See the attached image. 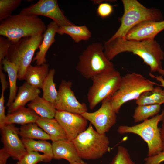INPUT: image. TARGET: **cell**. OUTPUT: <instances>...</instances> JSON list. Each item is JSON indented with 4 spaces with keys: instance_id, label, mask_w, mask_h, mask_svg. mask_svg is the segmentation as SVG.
Masks as SVG:
<instances>
[{
    "instance_id": "e0dca14e",
    "label": "cell",
    "mask_w": 164,
    "mask_h": 164,
    "mask_svg": "<svg viewBox=\"0 0 164 164\" xmlns=\"http://www.w3.org/2000/svg\"><path fill=\"white\" fill-rule=\"evenodd\" d=\"M59 26L54 22H50L47 26L46 30L43 34L42 42L39 47V50L36 53L33 59L36 61V65H40L46 63V56L47 52L52 44L55 41V38Z\"/></svg>"
},
{
    "instance_id": "ffe728a7",
    "label": "cell",
    "mask_w": 164,
    "mask_h": 164,
    "mask_svg": "<svg viewBox=\"0 0 164 164\" xmlns=\"http://www.w3.org/2000/svg\"><path fill=\"white\" fill-rule=\"evenodd\" d=\"M40 116L29 108L23 107L6 115L5 124H20L36 123Z\"/></svg>"
},
{
    "instance_id": "d6986e66",
    "label": "cell",
    "mask_w": 164,
    "mask_h": 164,
    "mask_svg": "<svg viewBox=\"0 0 164 164\" xmlns=\"http://www.w3.org/2000/svg\"><path fill=\"white\" fill-rule=\"evenodd\" d=\"M36 123L50 135L52 142L68 140L64 130L55 118L49 119L40 117Z\"/></svg>"
},
{
    "instance_id": "4316f807",
    "label": "cell",
    "mask_w": 164,
    "mask_h": 164,
    "mask_svg": "<svg viewBox=\"0 0 164 164\" xmlns=\"http://www.w3.org/2000/svg\"><path fill=\"white\" fill-rule=\"evenodd\" d=\"M55 73V70L54 69L49 70L41 88L43 93L42 97L53 104L56 100L58 94L56 84L53 80Z\"/></svg>"
},
{
    "instance_id": "8d00e7d4",
    "label": "cell",
    "mask_w": 164,
    "mask_h": 164,
    "mask_svg": "<svg viewBox=\"0 0 164 164\" xmlns=\"http://www.w3.org/2000/svg\"><path fill=\"white\" fill-rule=\"evenodd\" d=\"M10 155L2 148L0 150V164H6Z\"/></svg>"
},
{
    "instance_id": "8fae6325",
    "label": "cell",
    "mask_w": 164,
    "mask_h": 164,
    "mask_svg": "<svg viewBox=\"0 0 164 164\" xmlns=\"http://www.w3.org/2000/svg\"><path fill=\"white\" fill-rule=\"evenodd\" d=\"M110 97L103 101L101 107L96 111L91 113L87 111L81 114L100 134H106L116 122L117 114L111 105Z\"/></svg>"
},
{
    "instance_id": "7402d4cb",
    "label": "cell",
    "mask_w": 164,
    "mask_h": 164,
    "mask_svg": "<svg viewBox=\"0 0 164 164\" xmlns=\"http://www.w3.org/2000/svg\"><path fill=\"white\" fill-rule=\"evenodd\" d=\"M3 65L2 69L8 76L9 94L6 106L9 107L14 101L18 90L16 81L18 78V67L15 63L8 60L6 58L0 63Z\"/></svg>"
},
{
    "instance_id": "30bf717a",
    "label": "cell",
    "mask_w": 164,
    "mask_h": 164,
    "mask_svg": "<svg viewBox=\"0 0 164 164\" xmlns=\"http://www.w3.org/2000/svg\"><path fill=\"white\" fill-rule=\"evenodd\" d=\"M20 13L48 17L59 27L74 25L65 16L56 0H39L34 4L23 8Z\"/></svg>"
},
{
    "instance_id": "ba28073f",
    "label": "cell",
    "mask_w": 164,
    "mask_h": 164,
    "mask_svg": "<svg viewBox=\"0 0 164 164\" xmlns=\"http://www.w3.org/2000/svg\"><path fill=\"white\" fill-rule=\"evenodd\" d=\"M122 77L114 68L92 77L87 99L90 109H94L99 103L111 96L118 89Z\"/></svg>"
},
{
    "instance_id": "7c38bea8",
    "label": "cell",
    "mask_w": 164,
    "mask_h": 164,
    "mask_svg": "<svg viewBox=\"0 0 164 164\" xmlns=\"http://www.w3.org/2000/svg\"><path fill=\"white\" fill-rule=\"evenodd\" d=\"M72 83L62 80L59 85L56 100L54 104L57 111H63L81 114L87 111L84 103H80L71 90Z\"/></svg>"
},
{
    "instance_id": "4dcf8cb0",
    "label": "cell",
    "mask_w": 164,
    "mask_h": 164,
    "mask_svg": "<svg viewBox=\"0 0 164 164\" xmlns=\"http://www.w3.org/2000/svg\"><path fill=\"white\" fill-rule=\"evenodd\" d=\"M53 158L44 154H41L37 152H27L19 161L21 164H36L43 162H45L50 161Z\"/></svg>"
},
{
    "instance_id": "5b68a950",
    "label": "cell",
    "mask_w": 164,
    "mask_h": 164,
    "mask_svg": "<svg viewBox=\"0 0 164 164\" xmlns=\"http://www.w3.org/2000/svg\"><path fill=\"white\" fill-rule=\"evenodd\" d=\"M72 141L81 159H99L110 150V142L106 134L98 133L91 123Z\"/></svg>"
},
{
    "instance_id": "f546056e",
    "label": "cell",
    "mask_w": 164,
    "mask_h": 164,
    "mask_svg": "<svg viewBox=\"0 0 164 164\" xmlns=\"http://www.w3.org/2000/svg\"><path fill=\"white\" fill-rule=\"evenodd\" d=\"M22 1V0H0V22L10 16L12 11L20 5Z\"/></svg>"
},
{
    "instance_id": "1f68e13d",
    "label": "cell",
    "mask_w": 164,
    "mask_h": 164,
    "mask_svg": "<svg viewBox=\"0 0 164 164\" xmlns=\"http://www.w3.org/2000/svg\"><path fill=\"white\" fill-rule=\"evenodd\" d=\"M2 70V68H0V79L2 86V93L0 98V128L5 125L6 115L5 113V107L4 106V93L8 86V83L6 80L5 75Z\"/></svg>"
},
{
    "instance_id": "9c48e42d",
    "label": "cell",
    "mask_w": 164,
    "mask_h": 164,
    "mask_svg": "<svg viewBox=\"0 0 164 164\" xmlns=\"http://www.w3.org/2000/svg\"><path fill=\"white\" fill-rule=\"evenodd\" d=\"M43 34L24 37L10 45L5 58L18 65V78L19 80H24L26 69L31 64L36 50L42 42Z\"/></svg>"
},
{
    "instance_id": "484cf974",
    "label": "cell",
    "mask_w": 164,
    "mask_h": 164,
    "mask_svg": "<svg viewBox=\"0 0 164 164\" xmlns=\"http://www.w3.org/2000/svg\"><path fill=\"white\" fill-rule=\"evenodd\" d=\"M19 135L23 138L45 140H50V135L36 123L22 125L19 128Z\"/></svg>"
},
{
    "instance_id": "60d3db41",
    "label": "cell",
    "mask_w": 164,
    "mask_h": 164,
    "mask_svg": "<svg viewBox=\"0 0 164 164\" xmlns=\"http://www.w3.org/2000/svg\"><path fill=\"white\" fill-rule=\"evenodd\" d=\"M16 164H21L19 161H18V162H17Z\"/></svg>"
},
{
    "instance_id": "6da1fadb",
    "label": "cell",
    "mask_w": 164,
    "mask_h": 164,
    "mask_svg": "<svg viewBox=\"0 0 164 164\" xmlns=\"http://www.w3.org/2000/svg\"><path fill=\"white\" fill-rule=\"evenodd\" d=\"M104 48V55L109 61L120 53L131 52L138 56L149 66L150 73L157 72L164 75L162 65L164 53L160 44L154 39L136 41L118 37L107 41Z\"/></svg>"
},
{
    "instance_id": "f1b7e54d",
    "label": "cell",
    "mask_w": 164,
    "mask_h": 164,
    "mask_svg": "<svg viewBox=\"0 0 164 164\" xmlns=\"http://www.w3.org/2000/svg\"><path fill=\"white\" fill-rule=\"evenodd\" d=\"M160 105L158 104L138 105L133 115L135 122L143 121L158 114L161 109Z\"/></svg>"
},
{
    "instance_id": "ac0fdd59",
    "label": "cell",
    "mask_w": 164,
    "mask_h": 164,
    "mask_svg": "<svg viewBox=\"0 0 164 164\" xmlns=\"http://www.w3.org/2000/svg\"><path fill=\"white\" fill-rule=\"evenodd\" d=\"M41 91L38 88L25 82L19 87L16 97L12 104L8 107V114L25 107L28 102L32 101L39 96Z\"/></svg>"
},
{
    "instance_id": "52a82bcc",
    "label": "cell",
    "mask_w": 164,
    "mask_h": 164,
    "mask_svg": "<svg viewBox=\"0 0 164 164\" xmlns=\"http://www.w3.org/2000/svg\"><path fill=\"white\" fill-rule=\"evenodd\" d=\"M104 50V46L100 43H93L80 56L76 68L84 77L91 79L114 68L112 63L105 55Z\"/></svg>"
},
{
    "instance_id": "d4e9b609",
    "label": "cell",
    "mask_w": 164,
    "mask_h": 164,
    "mask_svg": "<svg viewBox=\"0 0 164 164\" xmlns=\"http://www.w3.org/2000/svg\"><path fill=\"white\" fill-rule=\"evenodd\" d=\"M138 105L164 103V91L159 86L154 87L151 90L142 93L136 100Z\"/></svg>"
},
{
    "instance_id": "836d02e7",
    "label": "cell",
    "mask_w": 164,
    "mask_h": 164,
    "mask_svg": "<svg viewBox=\"0 0 164 164\" xmlns=\"http://www.w3.org/2000/svg\"><path fill=\"white\" fill-rule=\"evenodd\" d=\"M97 12L98 15L102 18H105L110 16L112 13L113 8L111 4L108 3L99 4Z\"/></svg>"
},
{
    "instance_id": "9a60e30c",
    "label": "cell",
    "mask_w": 164,
    "mask_h": 164,
    "mask_svg": "<svg viewBox=\"0 0 164 164\" xmlns=\"http://www.w3.org/2000/svg\"><path fill=\"white\" fill-rule=\"evenodd\" d=\"M164 29V20L145 21L132 28L124 38L136 41L154 39L157 35Z\"/></svg>"
},
{
    "instance_id": "603a6c76",
    "label": "cell",
    "mask_w": 164,
    "mask_h": 164,
    "mask_svg": "<svg viewBox=\"0 0 164 164\" xmlns=\"http://www.w3.org/2000/svg\"><path fill=\"white\" fill-rule=\"evenodd\" d=\"M27 106L43 118H54L57 111L53 104L39 96L31 101Z\"/></svg>"
},
{
    "instance_id": "d590c367",
    "label": "cell",
    "mask_w": 164,
    "mask_h": 164,
    "mask_svg": "<svg viewBox=\"0 0 164 164\" xmlns=\"http://www.w3.org/2000/svg\"><path fill=\"white\" fill-rule=\"evenodd\" d=\"M144 161V164H160L164 161V152L162 151L158 154L151 157H147Z\"/></svg>"
},
{
    "instance_id": "3957f363",
    "label": "cell",
    "mask_w": 164,
    "mask_h": 164,
    "mask_svg": "<svg viewBox=\"0 0 164 164\" xmlns=\"http://www.w3.org/2000/svg\"><path fill=\"white\" fill-rule=\"evenodd\" d=\"M124 11L120 18V26L115 33L108 40L118 37L124 38L134 27L142 22L163 20L161 11L155 8H148L136 0H122Z\"/></svg>"
},
{
    "instance_id": "e575fe53",
    "label": "cell",
    "mask_w": 164,
    "mask_h": 164,
    "mask_svg": "<svg viewBox=\"0 0 164 164\" xmlns=\"http://www.w3.org/2000/svg\"><path fill=\"white\" fill-rule=\"evenodd\" d=\"M11 44V42L6 38L0 36V63L6 57Z\"/></svg>"
},
{
    "instance_id": "8992f818",
    "label": "cell",
    "mask_w": 164,
    "mask_h": 164,
    "mask_svg": "<svg viewBox=\"0 0 164 164\" xmlns=\"http://www.w3.org/2000/svg\"><path fill=\"white\" fill-rule=\"evenodd\" d=\"M164 116V109L160 114L132 126L121 125L117 130L120 134L132 133L136 134L146 143L148 150L147 157L156 155L162 151L159 123Z\"/></svg>"
},
{
    "instance_id": "f35d334b",
    "label": "cell",
    "mask_w": 164,
    "mask_h": 164,
    "mask_svg": "<svg viewBox=\"0 0 164 164\" xmlns=\"http://www.w3.org/2000/svg\"><path fill=\"white\" fill-rule=\"evenodd\" d=\"M149 75L151 77L156 78L157 81L160 82L161 84V85H160L163 87L164 88V79L162 75L155 76L150 73H149ZM163 90L164 91V89Z\"/></svg>"
},
{
    "instance_id": "7a4b0ae2",
    "label": "cell",
    "mask_w": 164,
    "mask_h": 164,
    "mask_svg": "<svg viewBox=\"0 0 164 164\" xmlns=\"http://www.w3.org/2000/svg\"><path fill=\"white\" fill-rule=\"evenodd\" d=\"M46 29L38 15L19 13L1 22L0 35L14 44L23 37L43 34Z\"/></svg>"
},
{
    "instance_id": "2e32d148",
    "label": "cell",
    "mask_w": 164,
    "mask_h": 164,
    "mask_svg": "<svg viewBox=\"0 0 164 164\" xmlns=\"http://www.w3.org/2000/svg\"><path fill=\"white\" fill-rule=\"evenodd\" d=\"M52 145L53 159H64L70 164L82 160L72 141L67 140L53 142Z\"/></svg>"
},
{
    "instance_id": "5bb4252c",
    "label": "cell",
    "mask_w": 164,
    "mask_h": 164,
    "mask_svg": "<svg viewBox=\"0 0 164 164\" xmlns=\"http://www.w3.org/2000/svg\"><path fill=\"white\" fill-rule=\"evenodd\" d=\"M54 118L64 130L68 140L73 141L84 131L87 121L81 114L57 110Z\"/></svg>"
},
{
    "instance_id": "83f0119b",
    "label": "cell",
    "mask_w": 164,
    "mask_h": 164,
    "mask_svg": "<svg viewBox=\"0 0 164 164\" xmlns=\"http://www.w3.org/2000/svg\"><path fill=\"white\" fill-rule=\"evenodd\" d=\"M21 140L27 152H39L53 158L52 144L45 140L36 141L22 138Z\"/></svg>"
},
{
    "instance_id": "d6a6232c",
    "label": "cell",
    "mask_w": 164,
    "mask_h": 164,
    "mask_svg": "<svg viewBox=\"0 0 164 164\" xmlns=\"http://www.w3.org/2000/svg\"><path fill=\"white\" fill-rule=\"evenodd\" d=\"M109 164H135L132 159L129 152L124 146L118 147L117 152Z\"/></svg>"
},
{
    "instance_id": "277c9868",
    "label": "cell",
    "mask_w": 164,
    "mask_h": 164,
    "mask_svg": "<svg viewBox=\"0 0 164 164\" xmlns=\"http://www.w3.org/2000/svg\"><path fill=\"white\" fill-rule=\"evenodd\" d=\"M155 85H159L141 74L131 73L122 77L118 89L110 97L114 112L118 114L125 103L136 100L143 92L152 90Z\"/></svg>"
},
{
    "instance_id": "ab89813d",
    "label": "cell",
    "mask_w": 164,
    "mask_h": 164,
    "mask_svg": "<svg viewBox=\"0 0 164 164\" xmlns=\"http://www.w3.org/2000/svg\"><path fill=\"white\" fill-rule=\"evenodd\" d=\"M70 164H87V162H84L82 160L80 161L75 162Z\"/></svg>"
},
{
    "instance_id": "4fadbf2b",
    "label": "cell",
    "mask_w": 164,
    "mask_h": 164,
    "mask_svg": "<svg viewBox=\"0 0 164 164\" xmlns=\"http://www.w3.org/2000/svg\"><path fill=\"white\" fill-rule=\"evenodd\" d=\"M0 130L3 148L13 159L20 161L27 152L19 137V128L13 124H6Z\"/></svg>"
},
{
    "instance_id": "74e56055",
    "label": "cell",
    "mask_w": 164,
    "mask_h": 164,
    "mask_svg": "<svg viewBox=\"0 0 164 164\" xmlns=\"http://www.w3.org/2000/svg\"><path fill=\"white\" fill-rule=\"evenodd\" d=\"M161 121L162 125L161 128H159L160 132L162 145V151L164 152V116L163 117Z\"/></svg>"
},
{
    "instance_id": "cb8c5ba5",
    "label": "cell",
    "mask_w": 164,
    "mask_h": 164,
    "mask_svg": "<svg viewBox=\"0 0 164 164\" xmlns=\"http://www.w3.org/2000/svg\"><path fill=\"white\" fill-rule=\"evenodd\" d=\"M57 33L62 35H69L76 43L88 40L91 38V33L86 25H72L59 27Z\"/></svg>"
},
{
    "instance_id": "44dd1931",
    "label": "cell",
    "mask_w": 164,
    "mask_h": 164,
    "mask_svg": "<svg viewBox=\"0 0 164 164\" xmlns=\"http://www.w3.org/2000/svg\"><path fill=\"white\" fill-rule=\"evenodd\" d=\"M49 68V64L46 63L35 66L30 64L26 69L24 80L31 86L41 88L48 74Z\"/></svg>"
}]
</instances>
